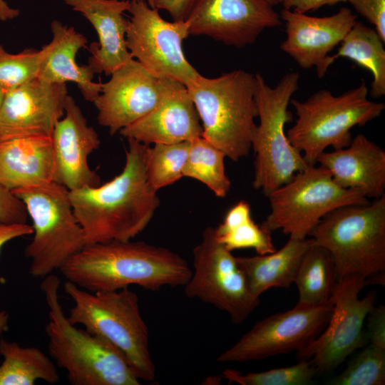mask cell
Returning <instances> with one entry per match:
<instances>
[{
	"mask_svg": "<svg viewBox=\"0 0 385 385\" xmlns=\"http://www.w3.org/2000/svg\"><path fill=\"white\" fill-rule=\"evenodd\" d=\"M195 1V0H156L155 8L168 11L173 21H185Z\"/></svg>",
	"mask_w": 385,
	"mask_h": 385,
	"instance_id": "74e56055",
	"label": "cell"
},
{
	"mask_svg": "<svg viewBox=\"0 0 385 385\" xmlns=\"http://www.w3.org/2000/svg\"><path fill=\"white\" fill-rule=\"evenodd\" d=\"M9 314L5 311H0V337L9 329Z\"/></svg>",
	"mask_w": 385,
	"mask_h": 385,
	"instance_id": "b9f144b4",
	"label": "cell"
},
{
	"mask_svg": "<svg viewBox=\"0 0 385 385\" xmlns=\"http://www.w3.org/2000/svg\"><path fill=\"white\" fill-rule=\"evenodd\" d=\"M255 76L259 124L251 136V149L255 155L252 184L267 197L309 165L284 130L285 125L292 119L288 105L298 89L299 74L286 73L274 87L268 85L260 73Z\"/></svg>",
	"mask_w": 385,
	"mask_h": 385,
	"instance_id": "ba28073f",
	"label": "cell"
},
{
	"mask_svg": "<svg viewBox=\"0 0 385 385\" xmlns=\"http://www.w3.org/2000/svg\"><path fill=\"white\" fill-rule=\"evenodd\" d=\"M266 1L274 6V5L282 4L284 0H266Z\"/></svg>",
	"mask_w": 385,
	"mask_h": 385,
	"instance_id": "ee69618b",
	"label": "cell"
},
{
	"mask_svg": "<svg viewBox=\"0 0 385 385\" xmlns=\"http://www.w3.org/2000/svg\"><path fill=\"white\" fill-rule=\"evenodd\" d=\"M309 236L330 254L338 280L354 274L384 284L385 195L366 205L336 208Z\"/></svg>",
	"mask_w": 385,
	"mask_h": 385,
	"instance_id": "5b68a950",
	"label": "cell"
},
{
	"mask_svg": "<svg viewBox=\"0 0 385 385\" xmlns=\"http://www.w3.org/2000/svg\"><path fill=\"white\" fill-rule=\"evenodd\" d=\"M190 142L157 143L148 148L145 175L150 188L158 192L183 177Z\"/></svg>",
	"mask_w": 385,
	"mask_h": 385,
	"instance_id": "4dcf8cb0",
	"label": "cell"
},
{
	"mask_svg": "<svg viewBox=\"0 0 385 385\" xmlns=\"http://www.w3.org/2000/svg\"><path fill=\"white\" fill-rule=\"evenodd\" d=\"M214 232L217 240L230 252L252 248L258 255H265L276 250L271 232L254 222L250 204L245 200L232 206Z\"/></svg>",
	"mask_w": 385,
	"mask_h": 385,
	"instance_id": "f1b7e54d",
	"label": "cell"
},
{
	"mask_svg": "<svg viewBox=\"0 0 385 385\" xmlns=\"http://www.w3.org/2000/svg\"><path fill=\"white\" fill-rule=\"evenodd\" d=\"M119 133L147 145L172 144L202 137V128L187 88L173 81L150 112Z\"/></svg>",
	"mask_w": 385,
	"mask_h": 385,
	"instance_id": "ffe728a7",
	"label": "cell"
},
{
	"mask_svg": "<svg viewBox=\"0 0 385 385\" xmlns=\"http://www.w3.org/2000/svg\"><path fill=\"white\" fill-rule=\"evenodd\" d=\"M43 54L42 48L13 54L0 46V88L6 92L37 78Z\"/></svg>",
	"mask_w": 385,
	"mask_h": 385,
	"instance_id": "836d02e7",
	"label": "cell"
},
{
	"mask_svg": "<svg viewBox=\"0 0 385 385\" xmlns=\"http://www.w3.org/2000/svg\"><path fill=\"white\" fill-rule=\"evenodd\" d=\"M370 24L385 42V0H346Z\"/></svg>",
	"mask_w": 385,
	"mask_h": 385,
	"instance_id": "d590c367",
	"label": "cell"
},
{
	"mask_svg": "<svg viewBox=\"0 0 385 385\" xmlns=\"http://www.w3.org/2000/svg\"><path fill=\"white\" fill-rule=\"evenodd\" d=\"M110 76L93 104L98 123L108 128L111 135L150 112L173 81L154 76L134 58Z\"/></svg>",
	"mask_w": 385,
	"mask_h": 385,
	"instance_id": "9a60e30c",
	"label": "cell"
},
{
	"mask_svg": "<svg viewBox=\"0 0 385 385\" xmlns=\"http://www.w3.org/2000/svg\"><path fill=\"white\" fill-rule=\"evenodd\" d=\"M125 166L111 180L69 191L74 214L86 245L128 241L149 224L160 205L145 175L149 145L127 138Z\"/></svg>",
	"mask_w": 385,
	"mask_h": 385,
	"instance_id": "6da1fadb",
	"label": "cell"
},
{
	"mask_svg": "<svg viewBox=\"0 0 385 385\" xmlns=\"http://www.w3.org/2000/svg\"><path fill=\"white\" fill-rule=\"evenodd\" d=\"M125 1H144L145 2H147V4L151 6L152 8H155V1L156 0H125Z\"/></svg>",
	"mask_w": 385,
	"mask_h": 385,
	"instance_id": "7bdbcfd3",
	"label": "cell"
},
{
	"mask_svg": "<svg viewBox=\"0 0 385 385\" xmlns=\"http://www.w3.org/2000/svg\"><path fill=\"white\" fill-rule=\"evenodd\" d=\"M73 11L81 14L93 26L98 43L88 48V65L95 73L111 75L132 59L126 43L129 20L123 14L130 1L125 0H63Z\"/></svg>",
	"mask_w": 385,
	"mask_h": 385,
	"instance_id": "44dd1931",
	"label": "cell"
},
{
	"mask_svg": "<svg viewBox=\"0 0 385 385\" xmlns=\"http://www.w3.org/2000/svg\"><path fill=\"white\" fill-rule=\"evenodd\" d=\"M255 76L242 69L215 78L199 75L186 88L197 111L202 137L238 161L251 150L257 117Z\"/></svg>",
	"mask_w": 385,
	"mask_h": 385,
	"instance_id": "8992f818",
	"label": "cell"
},
{
	"mask_svg": "<svg viewBox=\"0 0 385 385\" xmlns=\"http://www.w3.org/2000/svg\"><path fill=\"white\" fill-rule=\"evenodd\" d=\"M368 284L367 279L354 274L338 280L329 320L324 332L297 351L299 360L312 359L317 371L330 372L364 345L367 337L363 327L374 306L375 294L370 292L361 299L359 294Z\"/></svg>",
	"mask_w": 385,
	"mask_h": 385,
	"instance_id": "4fadbf2b",
	"label": "cell"
},
{
	"mask_svg": "<svg viewBox=\"0 0 385 385\" xmlns=\"http://www.w3.org/2000/svg\"><path fill=\"white\" fill-rule=\"evenodd\" d=\"M59 278L44 277L41 288L48 309V349L73 385H139L123 355L101 337L72 324L59 300Z\"/></svg>",
	"mask_w": 385,
	"mask_h": 385,
	"instance_id": "3957f363",
	"label": "cell"
},
{
	"mask_svg": "<svg viewBox=\"0 0 385 385\" xmlns=\"http://www.w3.org/2000/svg\"><path fill=\"white\" fill-rule=\"evenodd\" d=\"M28 213L24 202L0 183V222L26 223Z\"/></svg>",
	"mask_w": 385,
	"mask_h": 385,
	"instance_id": "e575fe53",
	"label": "cell"
},
{
	"mask_svg": "<svg viewBox=\"0 0 385 385\" xmlns=\"http://www.w3.org/2000/svg\"><path fill=\"white\" fill-rule=\"evenodd\" d=\"M5 93L6 92L2 88H0V107H1V103L3 102Z\"/></svg>",
	"mask_w": 385,
	"mask_h": 385,
	"instance_id": "f6af8a7d",
	"label": "cell"
},
{
	"mask_svg": "<svg viewBox=\"0 0 385 385\" xmlns=\"http://www.w3.org/2000/svg\"><path fill=\"white\" fill-rule=\"evenodd\" d=\"M66 83L36 78L5 93L0 107V142L24 136H50L64 115Z\"/></svg>",
	"mask_w": 385,
	"mask_h": 385,
	"instance_id": "ac0fdd59",
	"label": "cell"
},
{
	"mask_svg": "<svg viewBox=\"0 0 385 385\" xmlns=\"http://www.w3.org/2000/svg\"><path fill=\"white\" fill-rule=\"evenodd\" d=\"M32 220L34 237L24 250L29 273L44 278L86 245L72 207L69 190L55 182L12 191Z\"/></svg>",
	"mask_w": 385,
	"mask_h": 385,
	"instance_id": "9c48e42d",
	"label": "cell"
},
{
	"mask_svg": "<svg viewBox=\"0 0 385 385\" xmlns=\"http://www.w3.org/2000/svg\"><path fill=\"white\" fill-rule=\"evenodd\" d=\"M317 163L342 188L359 190L367 198L385 195V151L361 133L346 148L324 152Z\"/></svg>",
	"mask_w": 385,
	"mask_h": 385,
	"instance_id": "7402d4cb",
	"label": "cell"
},
{
	"mask_svg": "<svg viewBox=\"0 0 385 385\" xmlns=\"http://www.w3.org/2000/svg\"><path fill=\"white\" fill-rule=\"evenodd\" d=\"M63 290L73 302L68 315L72 324L82 325L116 348L139 380L155 379L149 331L135 292L129 288L91 292L68 281Z\"/></svg>",
	"mask_w": 385,
	"mask_h": 385,
	"instance_id": "277c9868",
	"label": "cell"
},
{
	"mask_svg": "<svg viewBox=\"0 0 385 385\" xmlns=\"http://www.w3.org/2000/svg\"><path fill=\"white\" fill-rule=\"evenodd\" d=\"M312 239L289 237L279 250L265 255L236 257L250 289L257 297L272 287H289L294 283L300 262Z\"/></svg>",
	"mask_w": 385,
	"mask_h": 385,
	"instance_id": "d4e9b609",
	"label": "cell"
},
{
	"mask_svg": "<svg viewBox=\"0 0 385 385\" xmlns=\"http://www.w3.org/2000/svg\"><path fill=\"white\" fill-rule=\"evenodd\" d=\"M0 385H34L37 380L59 381L56 364L41 349L0 339Z\"/></svg>",
	"mask_w": 385,
	"mask_h": 385,
	"instance_id": "484cf974",
	"label": "cell"
},
{
	"mask_svg": "<svg viewBox=\"0 0 385 385\" xmlns=\"http://www.w3.org/2000/svg\"><path fill=\"white\" fill-rule=\"evenodd\" d=\"M340 2H346V0H284L282 5L285 9L307 14L314 11L324 6H333Z\"/></svg>",
	"mask_w": 385,
	"mask_h": 385,
	"instance_id": "ab89813d",
	"label": "cell"
},
{
	"mask_svg": "<svg viewBox=\"0 0 385 385\" xmlns=\"http://www.w3.org/2000/svg\"><path fill=\"white\" fill-rule=\"evenodd\" d=\"M54 173L53 182L69 191L101 185V178L88 164L89 155L101 144L95 129L88 125L81 108L68 95L63 116L51 135Z\"/></svg>",
	"mask_w": 385,
	"mask_h": 385,
	"instance_id": "d6986e66",
	"label": "cell"
},
{
	"mask_svg": "<svg viewBox=\"0 0 385 385\" xmlns=\"http://www.w3.org/2000/svg\"><path fill=\"white\" fill-rule=\"evenodd\" d=\"M285 22L287 37L280 48L304 69L316 67L319 78H323L334 59L329 53L349 31L357 16L347 7L323 17L312 16L291 9L279 13Z\"/></svg>",
	"mask_w": 385,
	"mask_h": 385,
	"instance_id": "e0dca14e",
	"label": "cell"
},
{
	"mask_svg": "<svg viewBox=\"0 0 385 385\" xmlns=\"http://www.w3.org/2000/svg\"><path fill=\"white\" fill-rule=\"evenodd\" d=\"M185 20L190 35L237 48L255 43L266 29L282 25L266 0H195Z\"/></svg>",
	"mask_w": 385,
	"mask_h": 385,
	"instance_id": "2e32d148",
	"label": "cell"
},
{
	"mask_svg": "<svg viewBox=\"0 0 385 385\" xmlns=\"http://www.w3.org/2000/svg\"><path fill=\"white\" fill-rule=\"evenodd\" d=\"M337 282L330 254L313 242L304 255L294 279L299 297L296 305L317 307L327 304L332 300Z\"/></svg>",
	"mask_w": 385,
	"mask_h": 385,
	"instance_id": "4316f807",
	"label": "cell"
},
{
	"mask_svg": "<svg viewBox=\"0 0 385 385\" xmlns=\"http://www.w3.org/2000/svg\"><path fill=\"white\" fill-rule=\"evenodd\" d=\"M384 42L374 28L356 21L344 36L336 54L347 58L368 70L373 77L370 94L374 98L385 95V50Z\"/></svg>",
	"mask_w": 385,
	"mask_h": 385,
	"instance_id": "83f0119b",
	"label": "cell"
},
{
	"mask_svg": "<svg viewBox=\"0 0 385 385\" xmlns=\"http://www.w3.org/2000/svg\"><path fill=\"white\" fill-rule=\"evenodd\" d=\"M271 212L262 226L270 232L282 230L289 237L304 239L319 222L336 208L369 202L359 190L334 182L327 168L308 165L268 196Z\"/></svg>",
	"mask_w": 385,
	"mask_h": 385,
	"instance_id": "30bf717a",
	"label": "cell"
},
{
	"mask_svg": "<svg viewBox=\"0 0 385 385\" xmlns=\"http://www.w3.org/2000/svg\"><path fill=\"white\" fill-rule=\"evenodd\" d=\"M226 155L219 148L202 137L190 141L183 176L195 179L205 184L219 197H225L231 188L225 173Z\"/></svg>",
	"mask_w": 385,
	"mask_h": 385,
	"instance_id": "f546056e",
	"label": "cell"
},
{
	"mask_svg": "<svg viewBox=\"0 0 385 385\" xmlns=\"http://www.w3.org/2000/svg\"><path fill=\"white\" fill-rule=\"evenodd\" d=\"M316 372L317 369L311 360L300 359L292 366L245 374L235 369H226L221 376L230 384L240 385H306L312 381Z\"/></svg>",
	"mask_w": 385,
	"mask_h": 385,
	"instance_id": "1f68e13d",
	"label": "cell"
},
{
	"mask_svg": "<svg viewBox=\"0 0 385 385\" xmlns=\"http://www.w3.org/2000/svg\"><path fill=\"white\" fill-rule=\"evenodd\" d=\"M33 232L32 226L27 223L6 224L0 222V252L7 242Z\"/></svg>",
	"mask_w": 385,
	"mask_h": 385,
	"instance_id": "f35d334b",
	"label": "cell"
},
{
	"mask_svg": "<svg viewBox=\"0 0 385 385\" xmlns=\"http://www.w3.org/2000/svg\"><path fill=\"white\" fill-rule=\"evenodd\" d=\"M385 384V349L371 344L365 347L349 364L342 373L334 378V385H384Z\"/></svg>",
	"mask_w": 385,
	"mask_h": 385,
	"instance_id": "d6a6232c",
	"label": "cell"
},
{
	"mask_svg": "<svg viewBox=\"0 0 385 385\" xmlns=\"http://www.w3.org/2000/svg\"><path fill=\"white\" fill-rule=\"evenodd\" d=\"M368 92L362 82L337 96L322 89L304 101L290 100L297 119L287 136L309 165H315L328 147H347L353 127L364 125L382 113L385 105L370 101Z\"/></svg>",
	"mask_w": 385,
	"mask_h": 385,
	"instance_id": "52a82bcc",
	"label": "cell"
},
{
	"mask_svg": "<svg viewBox=\"0 0 385 385\" xmlns=\"http://www.w3.org/2000/svg\"><path fill=\"white\" fill-rule=\"evenodd\" d=\"M131 16L126 43L135 58L154 76L178 81L185 87L200 75L189 63L183 48L190 35L185 21H168L144 1H130Z\"/></svg>",
	"mask_w": 385,
	"mask_h": 385,
	"instance_id": "7c38bea8",
	"label": "cell"
},
{
	"mask_svg": "<svg viewBox=\"0 0 385 385\" xmlns=\"http://www.w3.org/2000/svg\"><path fill=\"white\" fill-rule=\"evenodd\" d=\"M193 270L184 285L188 298L197 299L227 312L235 324H242L260 303L251 292L236 257L207 227L192 251Z\"/></svg>",
	"mask_w": 385,
	"mask_h": 385,
	"instance_id": "8fae6325",
	"label": "cell"
},
{
	"mask_svg": "<svg viewBox=\"0 0 385 385\" xmlns=\"http://www.w3.org/2000/svg\"><path fill=\"white\" fill-rule=\"evenodd\" d=\"M332 299L317 307L297 306L257 322L216 359L219 362L261 360L299 350L327 326Z\"/></svg>",
	"mask_w": 385,
	"mask_h": 385,
	"instance_id": "5bb4252c",
	"label": "cell"
},
{
	"mask_svg": "<svg viewBox=\"0 0 385 385\" xmlns=\"http://www.w3.org/2000/svg\"><path fill=\"white\" fill-rule=\"evenodd\" d=\"M50 136H24L0 142V183L11 191L53 182Z\"/></svg>",
	"mask_w": 385,
	"mask_h": 385,
	"instance_id": "cb8c5ba5",
	"label": "cell"
},
{
	"mask_svg": "<svg viewBox=\"0 0 385 385\" xmlns=\"http://www.w3.org/2000/svg\"><path fill=\"white\" fill-rule=\"evenodd\" d=\"M20 14L17 9L10 7L4 0H0V20L6 21L14 19Z\"/></svg>",
	"mask_w": 385,
	"mask_h": 385,
	"instance_id": "60d3db41",
	"label": "cell"
},
{
	"mask_svg": "<svg viewBox=\"0 0 385 385\" xmlns=\"http://www.w3.org/2000/svg\"><path fill=\"white\" fill-rule=\"evenodd\" d=\"M52 40L43 46V58L37 78L48 83H74L86 101L92 102L101 92L102 83L93 81L95 73L88 65L79 66L76 56L87 43L84 35L73 26L53 20Z\"/></svg>",
	"mask_w": 385,
	"mask_h": 385,
	"instance_id": "603a6c76",
	"label": "cell"
},
{
	"mask_svg": "<svg viewBox=\"0 0 385 385\" xmlns=\"http://www.w3.org/2000/svg\"><path fill=\"white\" fill-rule=\"evenodd\" d=\"M59 271L66 281L91 292L132 285L150 291L184 287L192 273L188 262L175 252L131 240L86 245Z\"/></svg>",
	"mask_w": 385,
	"mask_h": 385,
	"instance_id": "7a4b0ae2",
	"label": "cell"
},
{
	"mask_svg": "<svg viewBox=\"0 0 385 385\" xmlns=\"http://www.w3.org/2000/svg\"><path fill=\"white\" fill-rule=\"evenodd\" d=\"M368 332L370 344L385 349V307H373L368 314Z\"/></svg>",
	"mask_w": 385,
	"mask_h": 385,
	"instance_id": "8d00e7d4",
	"label": "cell"
}]
</instances>
